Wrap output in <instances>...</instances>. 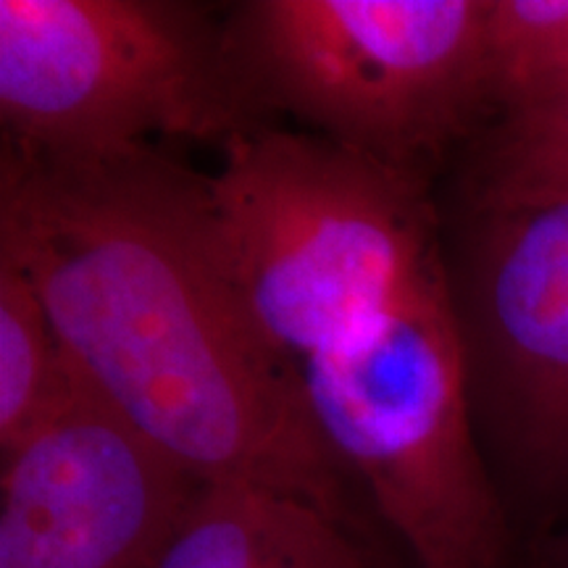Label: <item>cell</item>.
Here are the masks:
<instances>
[{
  "instance_id": "cell-1",
  "label": "cell",
  "mask_w": 568,
  "mask_h": 568,
  "mask_svg": "<svg viewBox=\"0 0 568 568\" xmlns=\"http://www.w3.org/2000/svg\"><path fill=\"white\" fill-rule=\"evenodd\" d=\"M0 258L38 290L71 366L197 485L308 503L408 568L305 406L301 366L247 316L203 174L153 145L51 155L3 142Z\"/></svg>"
},
{
  "instance_id": "cell-2",
  "label": "cell",
  "mask_w": 568,
  "mask_h": 568,
  "mask_svg": "<svg viewBox=\"0 0 568 568\" xmlns=\"http://www.w3.org/2000/svg\"><path fill=\"white\" fill-rule=\"evenodd\" d=\"M222 155L203 174L213 243L247 316L295 366L366 329L443 253L429 174L272 124Z\"/></svg>"
},
{
  "instance_id": "cell-3",
  "label": "cell",
  "mask_w": 568,
  "mask_h": 568,
  "mask_svg": "<svg viewBox=\"0 0 568 568\" xmlns=\"http://www.w3.org/2000/svg\"><path fill=\"white\" fill-rule=\"evenodd\" d=\"M318 435L408 568H524L481 453L445 255L366 329L301 364Z\"/></svg>"
},
{
  "instance_id": "cell-4",
  "label": "cell",
  "mask_w": 568,
  "mask_h": 568,
  "mask_svg": "<svg viewBox=\"0 0 568 568\" xmlns=\"http://www.w3.org/2000/svg\"><path fill=\"white\" fill-rule=\"evenodd\" d=\"M489 0H253L224 21L240 82L266 119L429 174L489 113Z\"/></svg>"
},
{
  "instance_id": "cell-5",
  "label": "cell",
  "mask_w": 568,
  "mask_h": 568,
  "mask_svg": "<svg viewBox=\"0 0 568 568\" xmlns=\"http://www.w3.org/2000/svg\"><path fill=\"white\" fill-rule=\"evenodd\" d=\"M3 142L111 155L161 138L216 142L268 124L224 24L172 0H0Z\"/></svg>"
},
{
  "instance_id": "cell-6",
  "label": "cell",
  "mask_w": 568,
  "mask_h": 568,
  "mask_svg": "<svg viewBox=\"0 0 568 568\" xmlns=\"http://www.w3.org/2000/svg\"><path fill=\"white\" fill-rule=\"evenodd\" d=\"M474 426L524 548L568 524V195L443 224Z\"/></svg>"
},
{
  "instance_id": "cell-7",
  "label": "cell",
  "mask_w": 568,
  "mask_h": 568,
  "mask_svg": "<svg viewBox=\"0 0 568 568\" xmlns=\"http://www.w3.org/2000/svg\"><path fill=\"white\" fill-rule=\"evenodd\" d=\"M0 458V568H159L201 487L84 382Z\"/></svg>"
},
{
  "instance_id": "cell-8",
  "label": "cell",
  "mask_w": 568,
  "mask_h": 568,
  "mask_svg": "<svg viewBox=\"0 0 568 568\" xmlns=\"http://www.w3.org/2000/svg\"><path fill=\"white\" fill-rule=\"evenodd\" d=\"M159 568H385L308 503L245 485H201Z\"/></svg>"
},
{
  "instance_id": "cell-9",
  "label": "cell",
  "mask_w": 568,
  "mask_h": 568,
  "mask_svg": "<svg viewBox=\"0 0 568 568\" xmlns=\"http://www.w3.org/2000/svg\"><path fill=\"white\" fill-rule=\"evenodd\" d=\"M80 382L38 290L0 258V456L51 422Z\"/></svg>"
},
{
  "instance_id": "cell-10",
  "label": "cell",
  "mask_w": 568,
  "mask_h": 568,
  "mask_svg": "<svg viewBox=\"0 0 568 568\" xmlns=\"http://www.w3.org/2000/svg\"><path fill=\"white\" fill-rule=\"evenodd\" d=\"M464 184L468 205L568 195V92L495 116Z\"/></svg>"
},
{
  "instance_id": "cell-11",
  "label": "cell",
  "mask_w": 568,
  "mask_h": 568,
  "mask_svg": "<svg viewBox=\"0 0 568 568\" xmlns=\"http://www.w3.org/2000/svg\"><path fill=\"white\" fill-rule=\"evenodd\" d=\"M485 88L493 119L568 92V0H489Z\"/></svg>"
},
{
  "instance_id": "cell-12",
  "label": "cell",
  "mask_w": 568,
  "mask_h": 568,
  "mask_svg": "<svg viewBox=\"0 0 568 568\" xmlns=\"http://www.w3.org/2000/svg\"><path fill=\"white\" fill-rule=\"evenodd\" d=\"M535 568H568V524L556 535L527 550Z\"/></svg>"
},
{
  "instance_id": "cell-13",
  "label": "cell",
  "mask_w": 568,
  "mask_h": 568,
  "mask_svg": "<svg viewBox=\"0 0 568 568\" xmlns=\"http://www.w3.org/2000/svg\"><path fill=\"white\" fill-rule=\"evenodd\" d=\"M524 568H535V564H531L529 556H527V560H524Z\"/></svg>"
}]
</instances>
